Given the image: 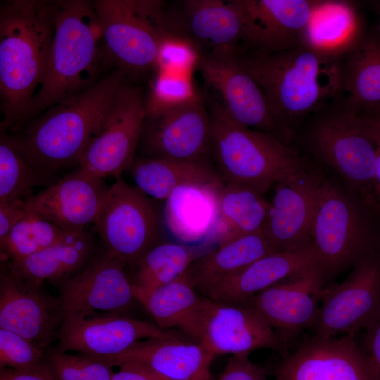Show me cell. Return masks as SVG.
Masks as SVG:
<instances>
[{"mask_svg":"<svg viewBox=\"0 0 380 380\" xmlns=\"http://www.w3.org/2000/svg\"><path fill=\"white\" fill-rule=\"evenodd\" d=\"M235 56L263 90L276 121L292 144L311 115L343 95L339 58L303 44L274 52L241 46Z\"/></svg>","mask_w":380,"mask_h":380,"instance_id":"1","label":"cell"},{"mask_svg":"<svg viewBox=\"0 0 380 380\" xmlns=\"http://www.w3.org/2000/svg\"><path fill=\"white\" fill-rule=\"evenodd\" d=\"M56 1L10 0L0 9L1 131L21 128L49 64Z\"/></svg>","mask_w":380,"mask_h":380,"instance_id":"2","label":"cell"},{"mask_svg":"<svg viewBox=\"0 0 380 380\" xmlns=\"http://www.w3.org/2000/svg\"><path fill=\"white\" fill-rule=\"evenodd\" d=\"M127 74L118 69L84 90L64 99L28 122L24 131L10 138L29 163L56 177L68 167H77L100 127Z\"/></svg>","mask_w":380,"mask_h":380,"instance_id":"3","label":"cell"},{"mask_svg":"<svg viewBox=\"0 0 380 380\" xmlns=\"http://www.w3.org/2000/svg\"><path fill=\"white\" fill-rule=\"evenodd\" d=\"M306 122L301 141L310 158L335 172L343 184L380 217L374 184L377 144L372 124L343 97Z\"/></svg>","mask_w":380,"mask_h":380,"instance_id":"4","label":"cell"},{"mask_svg":"<svg viewBox=\"0 0 380 380\" xmlns=\"http://www.w3.org/2000/svg\"><path fill=\"white\" fill-rule=\"evenodd\" d=\"M55 20L49 67L25 112L21 127L98 80L99 61L104 56L92 2L56 1Z\"/></svg>","mask_w":380,"mask_h":380,"instance_id":"5","label":"cell"},{"mask_svg":"<svg viewBox=\"0 0 380 380\" xmlns=\"http://www.w3.org/2000/svg\"><path fill=\"white\" fill-rule=\"evenodd\" d=\"M378 217L343 184L324 177L310 227V246L326 281L380 250Z\"/></svg>","mask_w":380,"mask_h":380,"instance_id":"6","label":"cell"},{"mask_svg":"<svg viewBox=\"0 0 380 380\" xmlns=\"http://www.w3.org/2000/svg\"><path fill=\"white\" fill-rule=\"evenodd\" d=\"M208 110L212 153L223 183L245 186L264 195L306 160L293 145L236 122L222 103H210Z\"/></svg>","mask_w":380,"mask_h":380,"instance_id":"7","label":"cell"},{"mask_svg":"<svg viewBox=\"0 0 380 380\" xmlns=\"http://www.w3.org/2000/svg\"><path fill=\"white\" fill-rule=\"evenodd\" d=\"M92 4L106 59L126 74L156 66L163 39L172 34L163 1L97 0Z\"/></svg>","mask_w":380,"mask_h":380,"instance_id":"8","label":"cell"},{"mask_svg":"<svg viewBox=\"0 0 380 380\" xmlns=\"http://www.w3.org/2000/svg\"><path fill=\"white\" fill-rule=\"evenodd\" d=\"M163 223L150 198L120 179L109 187L93 228L103 248L128 267L161 242Z\"/></svg>","mask_w":380,"mask_h":380,"instance_id":"9","label":"cell"},{"mask_svg":"<svg viewBox=\"0 0 380 380\" xmlns=\"http://www.w3.org/2000/svg\"><path fill=\"white\" fill-rule=\"evenodd\" d=\"M146 117L141 89L125 82L76 169L101 179H121L137 157Z\"/></svg>","mask_w":380,"mask_h":380,"instance_id":"10","label":"cell"},{"mask_svg":"<svg viewBox=\"0 0 380 380\" xmlns=\"http://www.w3.org/2000/svg\"><path fill=\"white\" fill-rule=\"evenodd\" d=\"M380 312V250L361 260L345 280L324 287L312 326L314 335L333 338L355 334Z\"/></svg>","mask_w":380,"mask_h":380,"instance_id":"11","label":"cell"},{"mask_svg":"<svg viewBox=\"0 0 380 380\" xmlns=\"http://www.w3.org/2000/svg\"><path fill=\"white\" fill-rule=\"evenodd\" d=\"M320 165L305 162L276 184L262 232L273 252H295L310 246V232L319 187Z\"/></svg>","mask_w":380,"mask_h":380,"instance_id":"12","label":"cell"},{"mask_svg":"<svg viewBox=\"0 0 380 380\" xmlns=\"http://www.w3.org/2000/svg\"><path fill=\"white\" fill-rule=\"evenodd\" d=\"M196 67L218 93L233 120L293 145L276 121L263 90L239 63L235 51L200 53Z\"/></svg>","mask_w":380,"mask_h":380,"instance_id":"13","label":"cell"},{"mask_svg":"<svg viewBox=\"0 0 380 380\" xmlns=\"http://www.w3.org/2000/svg\"><path fill=\"white\" fill-rule=\"evenodd\" d=\"M139 149L140 157L208 160L212 153L211 122L200 94L184 105L146 117Z\"/></svg>","mask_w":380,"mask_h":380,"instance_id":"14","label":"cell"},{"mask_svg":"<svg viewBox=\"0 0 380 380\" xmlns=\"http://www.w3.org/2000/svg\"><path fill=\"white\" fill-rule=\"evenodd\" d=\"M355 334L305 339L278 365L276 380H377Z\"/></svg>","mask_w":380,"mask_h":380,"instance_id":"15","label":"cell"},{"mask_svg":"<svg viewBox=\"0 0 380 380\" xmlns=\"http://www.w3.org/2000/svg\"><path fill=\"white\" fill-rule=\"evenodd\" d=\"M198 342L214 357L249 355L259 349L285 355L288 348L279 334L253 309L203 297Z\"/></svg>","mask_w":380,"mask_h":380,"instance_id":"16","label":"cell"},{"mask_svg":"<svg viewBox=\"0 0 380 380\" xmlns=\"http://www.w3.org/2000/svg\"><path fill=\"white\" fill-rule=\"evenodd\" d=\"M172 335L154 322L120 313L94 312L64 319L57 350L106 358L123 353L140 341Z\"/></svg>","mask_w":380,"mask_h":380,"instance_id":"17","label":"cell"},{"mask_svg":"<svg viewBox=\"0 0 380 380\" xmlns=\"http://www.w3.org/2000/svg\"><path fill=\"white\" fill-rule=\"evenodd\" d=\"M59 286L64 319L94 312L122 314L136 300L127 265L103 248Z\"/></svg>","mask_w":380,"mask_h":380,"instance_id":"18","label":"cell"},{"mask_svg":"<svg viewBox=\"0 0 380 380\" xmlns=\"http://www.w3.org/2000/svg\"><path fill=\"white\" fill-rule=\"evenodd\" d=\"M325 284L322 270L315 265L263 290L243 305L255 311L289 348L302 331L312 327Z\"/></svg>","mask_w":380,"mask_h":380,"instance_id":"19","label":"cell"},{"mask_svg":"<svg viewBox=\"0 0 380 380\" xmlns=\"http://www.w3.org/2000/svg\"><path fill=\"white\" fill-rule=\"evenodd\" d=\"M64 321L58 297L23 281L7 267L0 276V329L16 333L46 350Z\"/></svg>","mask_w":380,"mask_h":380,"instance_id":"20","label":"cell"},{"mask_svg":"<svg viewBox=\"0 0 380 380\" xmlns=\"http://www.w3.org/2000/svg\"><path fill=\"white\" fill-rule=\"evenodd\" d=\"M110 186L103 179L76 169L27 201V213L53 223L68 234L93 224Z\"/></svg>","mask_w":380,"mask_h":380,"instance_id":"21","label":"cell"},{"mask_svg":"<svg viewBox=\"0 0 380 380\" xmlns=\"http://www.w3.org/2000/svg\"><path fill=\"white\" fill-rule=\"evenodd\" d=\"M236 1L243 18V48L274 52L302 44L315 1Z\"/></svg>","mask_w":380,"mask_h":380,"instance_id":"22","label":"cell"},{"mask_svg":"<svg viewBox=\"0 0 380 380\" xmlns=\"http://www.w3.org/2000/svg\"><path fill=\"white\" fill-rule=\"evenodd\" d=\"M177 14H169L173 33L208 52H232L243 44L244 23L236 1L186 0ZM200 53V52H199Z\"/></svg>","mask_w":380,"mask_h":380,"instance_id":"23","label":"cell"},{"mask_svg":"<svg viewBox=\"0 0 380 380\" xmlns=\"http://www.w3.org/2000/svg\"><path fill=\"white\" fill-rule=\"evenodd\" d=\"M223 185H182L165 201L163 222L176 242L192 247L210 243L219 220Z\"/></svg>","mask_w":380,"mask_h":380,"instance_id":"24","label":"cell"},{"mask_svg":"<svg viewBox=\"0 0 380 380\" xmlns=\"http://www.w3.org/2000/svg\"><path fill=\"white\" fill-rule=\"evenodd\" d=\"M214 357L201 343L174 334L140 341L122 354L101 359L118 367L139 363L167 380H192L210 372Z\"/></svg>","mask_w":380,"mask_h":380,"instance_id":"25","label":"cell"},{"mask_svg":"<svg viewBox=\"0 0 380 380\" xmlns=\"http://www.w3.org/2000/svg\"><path fill=\"white\" fill-rule=\"evenodd\" d=\"M96 240L87 230L70 234L61 241L25 259L8 262L15 275L37 287L44 281L60 285L82 270L97 253Z\"/></svg>","mask_w":380,"mask_h":380,"instance_id":"26","label":"cell"},{"mask_svg":"<svg viewBox=\"0 0 380 380\" xmlns=\"http://www.w3.org/2000/svg\"><path fill=\"white\" fill-rule=\"evenodd\" d=\"M315 265L318 264L311 247L295 252H272L252 262L207 298L243 305L263 290Z\"/></svg>","mask_w":380,"mask_h":380,"instance_id":"27","label":"cell"},{"mask_svg":"<svg viewBox=\"0 0 380 380\" xmlns=\"http://www.w3.org/2000/svg\"><path fill=\"white\" fill-rule=\"evenodd\" d=\"M272 252L259 231L218 245L196 259L188 272L198 292L209 297L252 262Z\"/></svg>","mask_w":380,"mask_h":380,"instance_id":"28","label":"cell"},{"mask_svg":"<svg viewBox=\"0 0 380 380\" xmlns=\"http://www.w3.org/2000/svg\"><path fill=\"white\" fill-rule=\"evenodd\" d=\"M339 64L346 103L357 112L380 108V33L363 32Z\"/></svg>","mask_w":380,"mask_h":380,"instance_id":"29","label":"cell"},{"mask_svg":"<svg viewBox=\"0 0 380 380\" xmlns=\"http://www.w3.org/2000/svg\"><path fill=\"white\" fill-rule=\"evenodd\" d=\"M354 5L345 1H315L302 44L339 58L362 34Z\"/></svg>","mask_w":380,"mask_h":380,"instance_id":"30","label":"cell"},{"mask_svg":"<svg viewBox=\"0 0 380 380\" xmlns=\"http://www.w3.org/2000/svg\"><path fill=\"white\" fill-rule=\"evenodd\" d=\"M203 298L187 270L176 280L137 297L136 300L159 328H178L198 342Z\"/></svg>","mask_w":380,"mask_h":380,"instance_id":"31","label":"cell"},{"mask_svg":"<svg viewBox=\"0 0 380 380\" xmlns=\"http://www.w3.org/2000/svg\"><path fill=\"white\" fill-rule=\"evenodd\" d=\"M128 170L135 186L158 201H165L182 185L223 182L208 160L183 162L137 156Z\"/></svg>","mask_w":380,"mask_h":380,"instance_id":"32","label":"cell"},{"mask_svg":"<svg viewBox=\"0 0 380 380\" xmlns=\"http://www.w3.org/2000/svg\"><path fill=\"white\" fill-rule=\"evenodd\" d=\"M270 202L245 186L224 183L220 196V216L210 243L218 245L262 230Z\"/></svg>","mask_w":380,"mask_h":380,"instance_id":"33","label":"cell"},{"mask_svg":"<svg viewBox=\"0 0 380 380\" xmlns=\"http://www.w3.org/2000/svg\"><path fill=\"white\" fill-rule=\"evenodd\" d=\"M192 246L178 242H160L127 267L135 299L183 275L196 260Z\"/></svg>","mask_w":380,"mask_h":380,"instance_id":"34","label":"cell"},{"mask_svg":"<svg viewBox=\"0 0 380 380\" xmlns=\"http://www.w3.org/2000/svg\"><path fill=\"white\" fill-rule=\"evenodd\" d=\"M58 179L32 166L14 146L10 136L1 131L0 202L28 200L34 195L35 187L49 186Z\"/></svg>","mask_w":380,"mask_h":380,"instance_id":"35","label":"cell"},{"mask_svg":"<svg viewBox=\"0 0 380 380\" xmlns=\"http://www.w3.org/2000/svg\"><path fill=\"white\" fill-rule=\"evenodd\" d=\"M70 234L53 223L27 213L0 241L1 255L8 262L20 260L61 241Z\"/></svg>","mask_w":380,"mask_h":380,"instance_id":"36","label":"cell"},{"mask_svg":"<svg viewBox=\"0 0 380 380\" xmlns=\"http://www.w3.org/2000/svg\"><path fill=\"white\" fill-rule=\"evenodd\" d=\"M189 76V74L158 72L146 99V117L158 115L194 99L198 93Z\"/></svg>","mask_w":380,"mask_h":380,"instance_id":"37","label":"cell"},{"mask_svg":"<svg viewBox=\"0 0 380 380\" xmlns=\"http://www.w3.org/2000/svg\"><path fill=\"white\" fill-rule=\"evenodd\" d=\"M46 361L56 380H111L114 373L106 360L57 349L46 353Z\"/></svg>","mask_w":380,"mask_h":380,"instance_id":"38","label":"cell"},{"mask_svg":"<svg viewBox=\"0 0 380 380\" xmlns=\"http://www.w3.org/2000/svg\"><path fill=\"white\" fill-rule=\"evenodd\" d=\"M45 350L13 331L0 329V367L15 370L35 368L46 360Z\"/></svg>","mask_w":380,"mask_h":380,"instance_id":"39","label":"cell"},{"mask_svg":"<svg viewBox=\"0 0 380 380\" xmlns=\"http://www.w3.org/2000/svg\"><path fill=\"white\" fill-rule=\"evenodd\" d=\"M199 54L195 45L187 39L168 35L160 45L156 67L158 72L189 74Z\"/></svg>","mask_w":380,"mask_h":380,"instance_id":"40","label":"cell"},{"mask_svg":"<svg viewBox=\"0 0 380 380\" xmlns=\"http://www.w3.org/2000/svg\"><path fill=\"white\" fill-rule=\"evenodd\" d=\"M219 380H267L264 371L252 362L248 355L229 357Z\"/></svg>","mask_w":380,"mask_h":380,"instance_id":"41","label":"cell"},{"mask_svg":"<svg viewBox=\"0 0 380 380\" xmlns=\"http://www.w3.org/2000/svg\"><path fill=\"white\" fill-rule=\"evenodd\" d=\"M27 200H13L0 202V241L27 214Z\"/></svg>","mask_w":380,"mask_h":380,"instance_id":"42","label":"cell"},{"mask_svg":"<svg viewBox=\"0 0 380 380\" xmlns=\"http://www.w3.org/2000/svg\"><path fill=\"white\" fill-rule=\"evenodd\" d=\"M363 331L361 344L371 359L377 380H380V312Z\"/></svg>","mask_w":380,"mask_h":380,"instance_id":"43","label":"cell"},{"mask_svg":"<svg viewBox=\"0 0 380 380\" xmlns=\"http://www.w3.org/2000/svg\"><path fill=\"white\" fill-rule=\"evenodd\" d=\"M0 380H56V379L46 360L41 365L27 370L1 368Z\"/></svg>","mask_w":380,"mask_h":380,"instance_id":"44","label":"cell"},{"mask_svg":"<svg viewBox=\"0 0 380 380\" xmlns=\"http://www.w3.org/2000/svg\"><path fill=\"white\" fill-rule=\"evenodd\" d=\"M118 367L111 380H167L139 363L125 362Z\"/></svg>","mask_w":380,"mask_h":380,"instance_id":"45","label":"cell"},{"mask_svg":"<svg viewBox=\"0 0 380 380\" xmlns=\"http://www.w3.org/2000/svg\"><path fill=\"white\" fill-rule=\"evenodd\" d=\"M372 124L374 129L376 147V169L374 175L375 191L380 205V122L376 119L364 113H360Z\"/></svg>","mask_w":380,"mask_h":380,"instance_id":"46","label":"cell"},{"mask_svg":"<svg viewBox=\"0 0 380 380\" xmlns=\"http://www.w3.org/2000/svg\"><path fill=\"white\" fill-rule=\"evenodd\" d=\"M362 113H364V114H366V115H367L369 116H371V117L376 119L378 121L380 122V108H376V109H374V110H371L362 112Z\"/></svg>","mask_w":380,"mask_h":380,"instance_id":"47","label":"cell"},{"mask_svg":"<svg viewBox=\"0 0 380 380\" xmlns=\"http://www.w3.org/2000/svg\"><path fill=\"white\" fill-rule=\"evenodd\" d=\"M210 379H211L210 372H208L192 380H210Z\"/></svg>","mask_w":380,"mask_h":380,"instance_id":"48","label":"cell"},{"mask_svg":"<svg viewBox=\"0 0 380 380\" xmlns=\"http://www.w3.org/2000/svg\"><path fill=\"white\" fill-rule=\"evenodd\" d=\"M379 33H380V28H379Z\"/></svg>","mask_w":380,"mask_h":380,"instance_id":"49","label":"cell"}]
</instances>
